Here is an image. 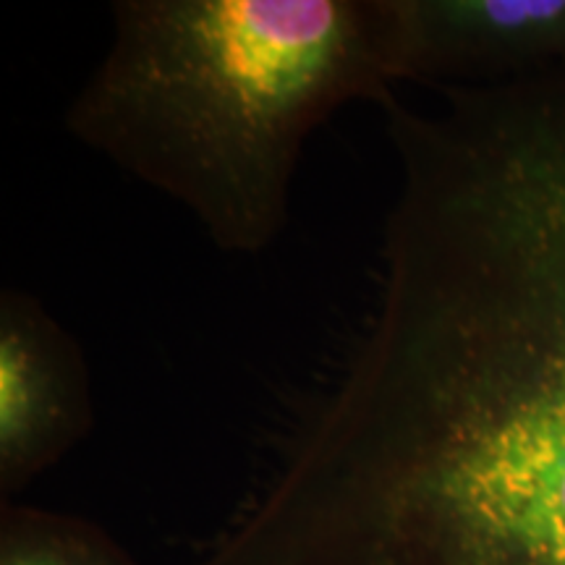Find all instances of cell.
<instances>
[{"label": "cell", "instance_id": "obj_4", "mask_svg": "<svg viewBox=\"0 0 565 565\" xmlns=\"http://www.w3.org/2000/svg\"><path fill=\"white\" fill-rule=\"evenodd\" d=\"M89 374L79 345L30 294L0 296V475L13 487L89 433Z\"/></svg>", "mask_w": 565, "mask_h": 565}, {"label": "cell", "instance_id": "obj_1", "mask_svg": "<svg viewBox=\"0 0 565 565\" xmlns=\"http://www.w3.org/2000/svg\"><path fill=\"white\" fill-rule=\"evenodd\" d=\"M383 113L377 312L303 456L385 565H565V71Z\"/></svg>", "mask_w": 565, "mask_h": 565}, {"label": "cell", "instance_id": "obj_5", "mask_svg": "<svg viewBox=\"0 0 565 565\" xmlns=\"http://www.w3.org/2000/svg\"><path fill=\"white\" fill-rule=\"evenodd\" d=\"M0 565H126L121 555L74 521L13 511L3 526Z\"/></svg>", "mask_w": 565, "mask_h": 565}, {"label": "cell", "instance_id": "obj_2", "mask_svg": "<svg viewBox=\"0 0 565 565\" xmlns=\"http://www.w3.org/2000/svg\"><path fill=\"white\" fill-rule=\"evenodd\" d=\"M110 17L68 131L228 254L278 242L307 139L401 82L393 0H118Z\"/></svg>", "mask_w": 565, "mask_h": 565}, {"label": "cell", "instance_id": "obj_3", "mask_svg": "<svg viewBox=\"0 0 565 565\" xmlns=\"http://www.w3.org/2000/svg\"><path fill=\"white\" fill-rule=\"evenodd\" d=\"M401 82L492 87L565 71V0H393Z\"/></svg>", "mask_w": 565, "mask_h": 565}]
</instances>
